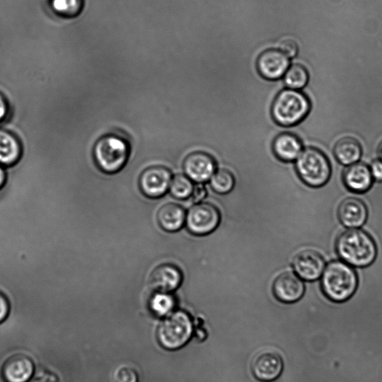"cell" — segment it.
I'll list each match as a JSON object with an SVG mask.
<instances>
[{"instance_id":"cell-29","label":"cell","mask_w":382,"mask_h":382,"mask_svg":"<svg viewBox=\"0 0 382 382\" xmlns=\"http://www.w3.org/2000/svg\"><path fill=\"white\" fill-rule=\"evenodd\" d=\"M370 170L374 180L382 182V160H375L370 166Z\"/></svg>"},{"instance_id":"cell-24","label":"cell","mask_w":382,"mask_h":382,"mask_svg":"<svg viewBox=\"0 0 382 382\" xmlns=\"http://www.w3.org/2000/svg\"><path fill=\"white\" fill-rule=\"evenodd\" d=\"M195 185L187 175L179 174L174 176L170 185V192L175 199L186 200L192 195Z\"/></svg>"},{"instance_id":"cell-33","label":"cell","mask_w":382,"mask_h":382,"mask_svg":"<svg viewBox=\"0 0 382 382\" xmlns=\"http://www.w3.org/2000/svg\"><path fill=\"white\" fill-rule=\"evenodd\" d=\"M6 182V173L4 169L0 167V188H2Z\"/></svg>"},{"instance_id":"cell-17","label":"cell","mask_w":382,"mask_h":382,"mask_svg":"<svg viewBox=\"0 0 382 382\" xmlns=\"http://www.w3.org/2000/svg\"><path fill=\"white\" fill-rule=\"evenodd\" d=\"M33 373V361L24 355L10 358L3 367V376L6 382H27Z\"/></svg>"},{"instance_id":"cell-20","label":"cell","mask_w":382,"mask_h":382,"mask_svg":"<svg viewBox=\"0 0 382 382\" xmlns=\"http://www.w3.org/2000/svg\"><path fill=\"white\" fill-rule=\"evenodd\" d=\"M333 152L339 163L349 166L359 163L362 155V148L356 138L346 137L335 143Z\"/></svg>"},{"instance_id":"cell-12","label":"cell","mask_w":382,"mask_h":382,"mask_svg":"<svg viewBox=\"0 0 382 382\" xmlns=\"http://www.w3.org/2000/svg\"><path fill=\"white\" fill-rule=\"evenodd\" d=\"M283 369L284 363L281 356L272 350L259 352L252 363L254 376L263 382H270L278 378L282 374Z\"/></svg>"},{"instance_id":"cell-32","label":"cell","mask_w":382,"mask_h":382,"mask_svg":"<svg viewBox=\"0 0 382 382\" xmlns=\"http://www.w3.org/2000/svg\"><path fill=\"white\" fill-rule=\"evenodd\" d=\"M7 113V105L3 96L0 94V121L4 119Z\"/></svg>"},{"instance_id":"cell-28","label":"cell","mask_w":382,"mask_h":382,"mask_svg":"<svg viewBox=\"0 0 382 382\" xmlns=\"http://www.w3.org/2000/svg\"><path fill=\"white\" fill-rule=\"evenodd\" d=\"M280 50L284 53L289 58H295L298 53V43L291 38L284 39L281 43Z\"/></svg>"},{"instance_id":"cell-34","label":"cell","mask_w":382,"mask_h":382,"mask_svg":"<svg viewBox=\"0 0 382 382\" xmlns=\"http://www.w3.org/2000/svg\"><path fill=\"white\" fill-rule=\"evenodd\" d=\"M33 382H55V381L50 377H42L36 379Z\"/></svg>"},{"instance_id":"cell-19","label":"cell","mask_w":382,"mask_h":382,"mask_svg":"<svg viewBox=\"0 0 382 382\" xmlns=\"http://www.w3.org/2000/svg\"><path fill=\"white\" fill-rule=\"evenodd\" d=\"M157 219L161 229L168 232H175L185 224L186 212L182 205L168 203L158 210Z\"/></svg>"},{"instance_id":"cell-25","label":"cell","mask_w":382,"mask_h":382,"mask_svg":"<svg viewBox=\"0 0 382 382\" xmlns=\"http://www.w3.org/2000/svg\"><path fill=\"white\" fill-rule=\"evenodd\" d=\"M234 175L225 169H220L214 173L210 180L212 188L216 193L227 195L231 191L234 186Z\"/></svg>"},{"instance_id":"cell-3","label":"cell","mask_w":382,"mask_h":382,"mask_svg":"<svg viewBox=\"0 0 382 382\" xmlns=\"http://www.w3.org/2000/svg\"><path fill=\"white\" fill-rule=\"evenodd\" d=\"M310 109V101L304 94L288 88L278 94L273 101L271 114L277 124L289 127L301 123Z\"/></svg>"},{"instance_id":"cell-35","label":"cell","mask_w":382,"mask_h":382,"mask_svg":"<svg viewBox=\"0 0 382 382\" xmlns=\"http://www.w3.org/2000/svg\"><path fill=\"white\" fill-rule=\"evenodd\" d=\"M378 153H379L381 160H382V142L381 143L380 146H379Z\"/></svg>"},{"instance_id":"cell-10","label":"cell","mask_w":382,"mask_h":382,"mask_svg":"<svg viewBox=\"0 0 382 382\" xmlns=\"http://www.w3.org/2000/svg\"><path fill=\"white\" fill-rule=\"evenodd\" d=\"M293 268L302 280L313 282L322 276L326 262L318 252L313 249H305L293 258Z\"/></svg>"},{"instance_id":"cell-6","label":"cell","mask_w":382,"mask_h":382,"mask_svg":"<svg viewBox=\"0 0 382 382\" xmlns=\"http://www.w3.org/2000/svg\"><path fill=\"white\" fill-rule=\"evenodd\" d=\"M94 156L99 168L106 173L119 171L126 164L129 156V148L122 139L109 136L97 143Z\"/></svg>"},{"instance_id":"cell-15","label":"cell","mask_w":382,"mask_h":382,"mask_svg":"<svg viewBox=\"0 0 382 382\" xmlns=\"http://www.w3.org/2000/svg\"><path fill=\"white\" fill-rule=\"evenodd\" d=\"M337 215L344 227L358 229L366 223L369 217V210L363 201L349 197L342 202L337 210Z\"/></svg>"},{"instance_id":"cell-16","label":"cell","mask_w":382,"mask_h":382,"mask_svg":"<svg viewBox=\"0 0 382 382\" xmlns=\"http://www.w3.org/2000/svg\"><path fill=\"white\" fill-rule=\"evenodd\" d=\"M343 181L351 192L364 194L371 188L373 178L370 167L357 163L346 168L343 173Z\"/></svg>"},{"instance_id":"cell-2","label":"cell","mask_w":382,"mask_h":382,"mask_svg":"<svg viewBox=\"0 0 382 382\" xmlns=\"http://www.w3.org/2000/svg\"><path fill=\"white\" fill-rule=\"evenodd\" d=\"M321 288L325 296L334 302L349 300L359 285L356 272L342 261L330 262L321 276Z\"/></svg>"},{"instance_id":"cell-18","label":"cell","mask_w":382,"mask_h":382,"mask_svg":"<svg viewBox=\"0 0 382 382\" xmlns=\"http://www.w3.org/2000/svg\"><path fill=\"white\" fill-rule=\"evenodd\" d=\"M273 151L277 158L285 163L297 160L302 151L301 140L295 135L285 132L275 137Z\"/></svg>"},{"instance_id":"cell-31","label":"cell","mask_w":382,"mask_h":382,"mask_svg":"<svg viewBox=\"0 0 382 382\" xmlns=\"http://www.w3.org/2000/svg\"><path fill=\"white\" fill-rule=\"evenodd\" d=\"M9 305L6 298L0 293V322H2L8 316Z\"/></svg>"},{"instance_id":"cell-1","label":"cell","mask_w":382,"mask_h":382,"mask_svg":"<svg viewBox=\"0 0 382 382\" xmlns=\"http://www.w3.org/2000/svg\"><path fill=\"white\" fill-rule=\"evenodd\" d=\"M336 251L342 260L354 268L371 266L377 256V246L371 235L359 229L342 233L336 241Z\"/></svg>"},{"instance_id":"cell-5","label":"cell","mask_w":382,"mask_h":382,"mask_svg":"<svg viewBox=\"0 0 382 382\" xmlns=\"http://www.w3.org/2000/svg\"><path fill=\"white\" fill-rule=\"evenodd\" d=\"M296 169L302 181L312 187L325 185L332 174L331 165L327 155L314 148L302 151L297 159Z\"/></svg>"},{"instance_id":"cell-11","label":"cell","mask_w":382,"mask_h":382,"mask_svg":"<svg viewBox=\"0 0 382 382\" xmlns=\"http://www.w3.org/2000/svg\"><path fill=\"white\" fill-rule=\"evenodd\" d=\"M289 67V58L280 50H266L260 55L257 61L260 75L272 81L284 77Z\"/></svg>"},{"instance_id":"cell-4","label":"cell","mask_w":382,"mask_h":382,"mask_svg":"<svg viewBox=\"0 0 382 382\" xmlns=\"http://www.w3.org/2000/svg\"><path fill=\"white\" fill-rule=\"evenodd\" d=\"M193 332L190 316L184 311H176L161 322L157 332L158 340L164 348L176 350L189 342Z\"/></svg>"},{"instance_id":"cell-13","label":"cell","mask_w":382,"mask_h":382,"mask_svg":"<svg viewBox=\"0 0 382 382\" xmlns=\"http://www.w3.org/2000/svg\"><path fill=\"white\" fill-rule=\"evenodd\" d=\"M273 291L279 301L293 303L303 297L305 285L298 275L292 272H285L275 279Z\"/></svg>"},{"instance_id":"cell-7","label":"cell","mask_w":382,"mask_h":382,"mask_svg":"<svg viewBox=\"0 0 382 382\" xmlns=\"http://www.w3.org/2000/svg\"><path fill=\"white\" fill-rule=\"evenodd\" d=\"M220 222V213L214 204L199 202L186 214L185 224L188 231L197 236L213 232Z\"/></svg>"},{"instance_id":"cell-21","label":"cell","mask_w":382,"mask_h":382,"mask_svg":"<svg viewBox=\"0 0 382 382\" xmlns=\"http://www.w3.org/2000/svg\"><path fill=\"white\" fill-rule=\"evenodd\" d=\"M21 155L19 142L8 132L0 131V164H16Z\"/></svg>"},{"instance_id":"cell-22","label":"cell","mask_w":382,"mask_h":382,"mask_svg":"<svg viewBox=\"0 0 382 382\" xmlns=\"http://www.w3.org/2000/svg\"><path fill=\"white\" fill-rule=\"evenodd\" d=\"M151 310L158 317H167L175 307V299L170 293L157 291L150 302Z\"/></svg>"},{"instance_id":"cell-30","label":"cell","mask_w":382,"mask_h":382,"mask_svg":"<svg viewBox=\"0 0 382 382\" xmlns=\"http://www.w3.org/2000/svg\"><path fill=\"white\" fill-rule=\"evenodd\" d=\"M207 191L202 184H197L194 188L192 193L193 202L196 203L200 202L202 200L207 197Z\"/></svg>"},{"instance_id":"cell-8","label":"cell","mask_w":382,"mask_h":382,"mask_svg":"<svg viewBox=\"0 0 382 382\" xmlns=\"http://www.w3.org/2000/svg\"><path fill=\"white\" fill-rule=\"evenodd\" d=\"M171 171L163 166H153L146 169L139 180L142 193L150 198L163 197L170 188Z\"/></svg>"},{"instance_id":"cell-9","label":"cell","mask_w":382,"mask_h":382,"mask_svg":"<svg viewBox=\"0 0 382 382\" xmlns=\"http://www.w3.org/2000/svg\"><path fill=\"white\" fill-rule=\"evenodd\" d=\"M183 169L188 178L197 184H202L211 180L216 172L217 163L208 153L197 151L185 158Z\"/></svg>"},{"instance_id":"cell-23","label":"cell","mask_w":382,"mask_h":382,"mask_svg":"<svg viewBox=\"0 0 382 382\" xmlns=\"http://www.w3.org/2000/svg\"><path fill=\"white\" fill-rule=\"evenodd\" d=\"M310 80V75L306 68L299 64L288 67L284 75V81L290 89L300 90Z\"/></svg>"},{"instance_id":"cell-14","label":"cell","mask_w":382,"mask_h":382,"mask_svg":"<svg viewBox=\"0 0 382 382\" xmlns=\"http://www.w3.org/2000/svg\"><path fill=\"white\" fill-rule=\"evenodd\" d=\"M183 280L182 271L175 264L164 263L152 273L150 282L157 291L171 293L178 289Z\"/></svg>"},{"instance_id":"cell-27","label":"cell","mask_w":382,"mask_h":382,"mask_svg":"<svg viewBox=\"0 0 382 382\" xmlns=\"http://www.w3.org/2000/svg\"><path fill=\"white\" fill-rule=\"evenodd\" d=\"M116 382H138L136 372L129 366H122L114 374Z\"/></svg>"},{"instance_id":"cell-26","label":"cell","mask_w":382,"mask_h":382,"mask_svg":"<svg viewBox=\"0 0 382 382\" xmlns=\"http://www.w3.org/2000/svg\"><path fill=\"white\" fill-rule=\"evenodd\" d=\"M53 9L62 16H73L80 9L79 0H52Z\"/></svg>"}]
</instances>
